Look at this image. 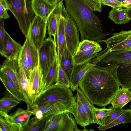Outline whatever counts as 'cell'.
<instances>
[{
    "instance_id": "obj_1",
    "label": "cell",
    "mask_w": 131,
    "mask_h": 131,
    "mask_svg": "<svg viewBox=\"0 0 131 131\" xmlns=\"http://www.w3.org/2000/svg\"><path fill=\"white\" fill-rule=\"evenodd\" d=\"M106 70L94 66L81 79L79 88L92 104L106 106L120 88L117 75L118 65L104 66Z\"/></svg>"
},
{
    "instance_id": "obj_2",
    "label": "cell",
    "mask_w": 131,
    "mask_h": 131,
    "mask_svg": "<svg viewBox=\"0 0 131 131\" xmlns=\"http://www.w3.org/2000/svg\"><path fill=\"white\" fill-rule=\"evenodd\" d=\"M64 0L65 9L77 25L81 41L89 40L99 43L110 35L104 32L101 21L83 0Z\"/></svg>"
},
{
    "instance_id": "obj_3",
    "label": "cell",
    "mask_w": 131,
    "mask_h": 131,
    "mask_svg": "<svg viewBox=\"0 0 131 131\" xmlns=\"http://www.w3.org/2000/svg\"><path fill=\"white\" fill-rule=\"evenodd\" d=\"M102 51V57L95 66L100 68L111 64L117 65L120 86L127 89L131 88V50L111 52L106 48Z\"/></svg>"
},
{
    "instance_id": "obj_4",
    "label": "cell",
    "mask_w": 131,
    "mask_h": 131,
    "mask_svg": "<svg viewBox=\"0 0 131 131\" xmlns=\"http://www.w3.org/2000/svg\"><path fill=\"white\" fill-rule=\"evenodd\" d=\"M61 102L70 106L75 113V118L77 116L75 97L73 95L70 88L61 85L57 83L46 89L37 100L34 105L38 107L47 103Z\"/></svg>"
},
{
    "instance_id": "obj_5",
    "label": "cell",
    "mask_w": 131,
    "mask_h": 131,
    "mask_svg": "<svg viewBox=\"0 0 131 131\" xmlns=\"http://www.w3.org/2000/svg\"><path fill=\"white\" fill-rule=\"evenodd\" d=\"M6 0L10 6L9 10L16 19L19 28L26 38L35 15L31 7L32 0Z\"/></svg>"
},
{
    "instance_id": "obj_6",
    "label": "cell",
    "mask_w": 131,
    "mask_h": 131,
    "mask_svg": "<svg viewBox=\"0 0 131 131\" xmlns=\"http://www.w3.org/2000/svg\"><path fill=\"white\" fill-rule=\"evenodd\" d=\"M70 112L50 116L41 131H79L75 120Z\"/></svg>"
},
{
    "instance_id": "obj_7",
    "label": "cell",
    "mask_w": 131,
    "mask_h": 131,
    "mask_svg": "<svg viewBox=\"0 0 131 131\" xmlns=\"http://www.w3.org/2000/svg\"><path fill=\"white\" fill-rule=\"evenodd\" d=\"M51 36H49L48 38L44 40L38 50L39 65L42 73L44 82L49 68L57 57L55 42Z\"/></svg>"
},
{
    "instance_id": "obj_8",
    "label": "cell",
    "mask_w": 131,
    "mask_h": 131,
    "mask_svg": "<svg viewBox=\"0 0 131 131\" xmlns=\"http://www.w3.org/2000/svg\"><path fill=\"white\" fill-rule=\"evenodd\" d=\"M62 15L64 21L67 48L73 56L80 42L79 39V31L76 23L66 10L63 4Z\"/></svg>"
},
{
    "instance_id": "obj_9",
    "label": "cell",
    "mask_w": 131,
    "mask_h": 131,
    "mask_svg": "<svg viewBox=\"0 0 131 131\" xmlns=\"http://www.w3.org/2000/svg\"><path fill=\"white\" fill-rule=\"evenodd\" d=\"M47 20L35 15L30 25L27 37L38 50L46 36Z\"/></svg>"
},
{
    "instance_id": "obj_10",
    "label": "cell",
    "mask_w": 131,
    "mask_h": 131,
    "mask_svg": "<svg viewBox=\"0 0 131 131\" xmlns=\"http://www.w3.org/2000/svg\"><path fill=\"white\" fill-rule=\"evenodd\" d=\"M102 42L105 43L106 48L111 52L131 50V29L113 33L111 37Z\"/></svg>"
},
{
    "instance_id": "obj_11",
    "label": "cell",
    "mask_w": 131,
    "mask_h": 131,
    "mask_svg": "<svg viewBox=\"0 0 131 131\" xmlns=\"http://www.w3.org/2000/svg\"><path fill=\"white\" fill-rule=\"evenodd\" d=\"M29 81L34 105L38 98L46 89L43 75L39 64L31 72Z\"/></svg>"
},
{
    "instance_id": "obj_12",
    "label": "cell",
    "mask_w": 131,
    "mask_h": 131,
    "mask_svg": "<svg viewBox=\"0 0 131 131\" xmlns=\"http://www.w3.org/2000/svg\"><path fill=\"white\" fill-rule=\"evenodd\" d=\"M100 59V57L98 54L89 62L82 65L74 64L70 80V88L72 91L78 89L79 83L82 77L88 70L96 65Z\"/></svg>"
},
{
    "instance_id": "obj_13",
    "label": "cell",
    "mask_w": 131,
    "mask_h": 131,
    "mask_svg": "<svg viewBox=\"0 0 131 131\" xmlns=\"http://www.w3.org/2000/svg\"><path fill=\"white\" fill-rule=\"evenodd\" d=\"M22 46L15 41L5 30L3 47L1 56L10 60L18 59Z\"/></svg>"
},
{
    "instance_id": "obj_14",
    "label": "cell",
    "mask_w": 131,
    "mask_h": 131,
    "mask_svg": "<svg viewBox=\"0 0 131 131\" xmlns=\"http://www.w3.org/2000/svg\"><path fill=\"white\" fill-rule=\"evenodd\" d=\"M62 14V11L58 16L56 36L54 38L56 45L58 64H60L63 53L67 49L64 21Z\"/></svg>"
},
{
    "instance_id": "obj_15",
    "label": "cell",
    "mask_w": 131,
    "mask_h": 131,
    "mask_svg": "<svg viewBox=\"0 0 131 131\" xmlns=\"http://www.w3.org/2000/svg\"><path fill=\"white\" fill-rule=\"evenodd\" d=\"M36 106L41 112L43 118L52 115L66 112H70L74 117L75 116L74 113L72 108L62 102H50L39 107Z\"/></svg>"
},
{
    "instance_id": "obj_16",
    "label": "cell",
    "mask_w": 131,
    "mask_h": 131,
    "mask_svg": "<svg viewBox=\"0 0 131 131\" xmlns=\"http://www.w3.org/2000/svg\"><path fill=\"white\" fill-rule=\"evenodd\" d=\"M18 66L17 71V77L20 85V91L23 95L26 104L27 109L30 110L32 107L31 90L29 80L18 60Z\"/></svg>"
},
{
    "instance_id": "obj_17",
    "label": "cell",
    "mask_w": 131,
    "mask_h": 131,
    "mask_svg": "<svg viewBox=\"0 0 131 131\" xmlns=\"http://www.w3.org/2000/svg\"><path fill=\"white\" fill-rule=\"evenodd\" d=\"M21 51L24 56L30 73L39 64L38 50L27 37L22 46Z\"/></svg>"
},
{
    "instance_id": "obj_18",
    "label": "cell",
    "mask_w": 131,
    "mask_h": 131,
    "mask_svg": "<svg viewBox=\"0 0 131 131\" xmlns=\"http://www.w3.org/2000/svg\"><path fill=\"white\" fill-rule=\"evenodd\" d=\"M58 3L52 5L46 0H32L31 7L35 15L47 20Z\"/></svg>"
},
{
    "instance_id": "obj_19",
    "label": "cell",
    "mask_w": 131,
    "mask_h": 131,
    "mask_svg": "<svg viewBox=\"0 0 131 131\" xmlns=\"http://www.w3.org/2000/svg\"><path fill=\"white\" fill-rule=\"evenodd\" d=\"M18 66V59L10 60L6 59L0 66V71L11 79L15 83L20 91L17 74Z\"/></svg>"
},
{
    "instance_id": "obj_20",
    "label": "cell",
    "mask_w": 131,
    "mask_h": 131,
    "mask_svg": "<svg viewBox=\"0 0 131 131\" xmlns=\"http://www.w3.org/2000/svg\"><path fill=\"white\" fill-rule=\"evenodd\" d=\"M100 45L96 47L76 52L72 57L73 64L75 65H82L90 62L102 50Z\"/></svg>"
},
{
    "instance_id": "obj_21",
    "label": "cell",
    "mask_w": 131,
    "mask_h": 131,
    "mask_svg": "<svg viewBox=\"0 0 131 131\" xmlns=\"http://www.w3.org/2000/svg\"><path fill=\"white\" fill-rule=\"evenodd\" d=\"M0 79L5 87L7 91L20 102L23 101L25 102L23 94L15 83L1 71Z\"/></svg>"
},
{
    "instance_id": "obj_22",
    "label": "cell",
    "mask_w": 131,
    "mask_h": 131,
    "mask_svg": "<svg viewBox=\"0 0 131 131\" xmlns=\"http://www.w3.org/2000/svg\"><path fill=\"white\" fill-rule=\"evenodd\" d=\"M63 4V0H61L47 20L48 33L49 36H53L54 38L56 36L58 16L62 11Z\"/></svg>"
},
{
    "instance_id": "obj_23",
    "label": "cell",
    "mask_w": 131,
    "mask_h": 131,
    "mask_svg": "<svg viewBox=\"0 0 131 131\" xmlns=\"http://www.w3.org/2000/svg\"><path fill=\"white\" fill-rule=\"evenodd\" d=\"M131 100V93L128 89L120 88L110 101V104L114 107L123 108Z\"/></svg>"
},
{
    "instance_id": "obj_24",
    "label": "cell",
    "mask_w": 131,
    "mask_h": 131,
    "mask_svg": "<svg viewBox=\"0 0 131 131\" xmlns=\"http://www.w3.org/2000/svg\"><path fill=\"white\" fill-rule=\"evenodd\" d=\"M0 130L1 131H23V127L14 122L8 114L0 111Z\"/></svg>"
},
{
    "instance_id": "obj_25",
    "label": "cell",
    "mask_w": 131,
    "mask_h": 131,
    "mask_svg": "<svg viewBox=\"0 0 131 131\" xmlns=\"http://www.w3.org/2000/svg\"><path fill=\"white\" fill-rule=\"evenodd\" d=\"M9 115L14 122L23 127L28 124L30 117L33 114L30 110H25L19 107L15 112Z\"/></svg>"
},
{
    "instance_id": "obj_26",
    "label": "cell",
    "mask_w": 131,
    "mask_h": 131,
    "mask_svg": "<svg viewBox=\"0 0 131 131\" xmlns=\"http://www.w3.org/2000/svg\"><path fill=\"white\" fill-rule=\"evenodd\" d=\"M108 18L116 24H124L129 21L126 9L118 7L112 8L109 13Z\"/></svg>"
},
{
    "instance_id": "obj_27",
    "label": "cell",
    "mask_w": 131,
    "mask_h": 131,
    "mask_svg": "<svg viewBox=\"0 0 131 131\" xmlns=\"http://www.w3.org/2000/svg\"><path fill=\"white\" fill-rule=\"evenodd\" d=\"M75 96L79 100L89 117L90 124L95 123L93 109L94 105L91 103L79 88L77 90Z\"/></svg>"
},
{
    "instance_id": "obj_28",
    "label": "cell",
    "mask_w": 131,
    "mask_h": 131,
    "mask_svg": "<svg viewBox=\"0 0 131 131\" xmlns=\"http://www.w3.org/2000/svg\"><path fill=\"white\" fill-rule=\"evenodd\" d=\"M72 57L67 48L63 53L60 63L62 69L68 77L70 81L75 65L73 62Z\"/></svg>"
},
{
    "instance_id": "obj_29",
    "label": "cell",
    "mask_w": 131,
    "mask_h": 131,
    "mask_svg": "<svg viewBox=\"0 0 131 131\" xmlns=\"http://www.w3.org/2000/svg\"><path fill=\"white\" fill-rule=\"evenodd\" d=\"M20 101L13 97L7 91L5 95L0 100V111L8 114Z\"/></svg>"
},
{
    "instance_id": "obj_30",
    "label": "cell",
    "mask_w": 131,
    "mask_h": 131,
    "mask_svg": "<svg viewBox=\"0 0 131 131\" xmlns=\"http://www.w3.org/2000/svg\"><path fill=\"white\" fill-rule=\"evenodd\" d=\"M131 123V111L127 109L122 113L118 117L109 124L103 126L99 125L97 128L101 130H104L111 128L119 124Z\"/></svg>"
},
{
    "instance_id": "obj_31",
    "label": "cell",
    "mask_w": 131,
    "mask_h": 131,
    "mask_svg": "<svg viewBox=\"0 0 131 131\" xmlns=\"http://www.w3.org/2000/svg\"><path fill=\"white\" fill-rule=\"evenodd\" d=\"M77 116L75 118L78 124L85 127L90 124L89 119L86 112L83 108L79 100L76 97Z\"/></svg>"
},
{
    "instance_id": "obj_32",
    "label": "cell",
    "mask_w": 131,
    "mask_h": 131,
    "mask_svg": "<svg viewBox=\"0 0 131 131\" xmlns=\"http://www.w3.org/2000/svg\"><path fill=\"white\" fill-rule=\"evenodd\" d=\"M58 71V63L57 57L49 68L45 79L46 89L56 83Z\"/></svg>"
},
{
    "instance_id": "obj_33",
    "label": "cell",
    "mask_w": 131,
    "mask_h": 131,
    "mask_svg": "<svg viewBox=\"0 0 131 131\" xmlns=\"http://www.w3.org/2000/svg\"><path fill=\"white\" fill-rule=\"evenodd\" d=\"M50 116L41 120L35 116L33 117L29 120L28 124L23 127V131H41Z\"/></svg>"
},
{
    "instance_id": "obj_34",
    "label": "cell",
    "mask_w": 131,
    "mask_h": 131,
    "mask_svg": "<svg viewBox=\"0 0 131 131\" xmlns=\"http://www.w3.org/2000/svg\"><path fill=\"white\" fill-rule=\"evenodd\" d=\"M111 110V108L109 107L108 108H106L105 106H104L100 108L94 106L93 110L95 123L99 125L104 126V120L110 112Z\"/></svg>"
},
{
    "instance_id": "obj_35",
    "label": "cell",
    "mask_w": 131,
    "mask_h": 131,
    "mask_svg": "<svg viewBox=\"0 0 131 131\" xmlns=\"http://www.w3.org/2000/svg\"><path fill=\"white\" fill-rule=\"evenodd\" d=\"M109 107L111 110L104 120V126L109 124L114 121L122 113L126 112L127 110H124L122 108L119 107H114L112 106Z\"/></svg>"
},
{
    "instance_id": "obj_36",
    "label": "cell",
    "mask_w": 131,
    "mask_h": 131,
    "mask_svg": "<svg viewBox=\"0 0 131 131\" xmlns=\"http://www.w3.org/2000/svg\"><path fill=\"white\" fill-rule=\"evenodd\" d=\"M56 83L64 86L70 87V82L69 78L62 69L60 64H58V73Z\"/></svg>"
},
{
    "instance_id": "obj_37",
    "label": "cell",
    "mask_w": 131,
    "mask_h": 131,
    "mask_svg": "<svg viewBox=\"0 0 131 131\" xmlns=\"http://www.w3.org/2000/svg\"><path fill=\"white\" fill-rule=\"evenodd\" d=\"M100 45L98 43L95 41L84 40L80 42L76 52L94 48Z\"/></svg>"
},
{
    "instance_id": "obj_38",
    "label": "cell",
    "mask_w": 131,
    "mask_h": 131,
    "mask_svg": "<svg viewBox=\"0 0 131 131\" xmlns=\"http://www.w3.org/2000/svg\"><path fill=\"white\" fill-rule=\"evenodd\" d=\"M10 6L6 0H0V19H6L9 18L7 13Z\"/></svg>"
},
{
    "instance_id": "obj_39",
    "label": "cell",
    "mask_w": 131,
    "mask_h": 131,
    "mask_svg": "<svg viewBox=\"0 0 131 131\" xmlns=\"http://www.w3.org/2000/svg\"><path fill=\"white\" fill-rule=\"evenodd\" d=\"M83 0L91 7L94 12H101L102 4L100 0Z\"/></svg>"
},
{
    "instance_id": "obj_40",
    "label": "cell",
    "mask_w": 131,
    "mask_h": 131,
    "mask_svg": "<svg viewBox=\"0 0 131 131\" xmlns=\"http://www.w3.org/2000/svg\"><path fill=\"white\" fill-rule=\"evenodd\" d=\"M18 60L20 62L27 78L29 80L30 72L24 56L21 51L20 52Z\"/></svg>"
},
{
    "instance_id": "obj_41",
    "label": "cell",
    "mask_w": 131,
    "mask_h": 131,
    "mask_svg": "<svg viewBox=\"0 0 131 131\" xmlns=\"http://www.w3.org/2000/svg\"><path fill=\"white\" fill-rule=\"evenodd\" d=\"M4 19H0V52L3 49L5 29L4 28Z\"/></svg>"
},
{
    "instance_id": "obj_42",
    "label": "cell",
    "mask_w": 131,
    "mask_h": 131,
    "mask_svg": "<svg viewBox=\"0 0 131 131\" xmlns=\"http://www.w3.org/2000/svg\"><path fill=\"white\" fill-rule=\"evenodd\" d=\"M102 4L112 7V8L123 7L117 0H100Z\"/></svg>"
},
{
    "instance_id": "obj_43",
    "label": "cell",
    "mask_w": 131,
    "mask_h": 131,
    "mask_svg": "<svg viewBox=\"0 0 131 131\" xmlns=\"http://www.w3.org/2000/svg\"><path fill=\"white\" fill-rule=\"evenodd\" d=\"M123 7L126 8L131 7V0H117Z\"/></svg>"
},
{
    "instance_id": "obj_44",
    "label": "cell",
    "mask_w": 131,
    "mask_h": 131,
    "mask_svg": "<svg viewBox=\"0 0 131 131\" xmlns=\"http://www.w3.org/2000/svg\"><path fill=\"white\" fill-rule=\"evenodd\" d=\"M126 12L127 17L129 20H131V7L126 8Z\"/></svg>"
},
{
    "instance_id": "obj_45",
    "label": "cell",
    "mask_w": 131,
    "mask_h": 131,
    "mask_svg": "<svg viewBox=\"0 0 131 131\" xmlns=\"http://www.w3.org/2000/svg\"><path fill=\"white\" fill-rule=\"evenodd\" d=\"M50 4L56 5L60 1V0H46Z\"/></svg>"
},
{
    "instance_id": "obj_46",
    "label": "cell",
    "mask_w": 131,
    "mask_h": 131,
    "mask_svg": "<svg viewBox=\"0 0 131 131\" xmlns=\"http://www.w3.org/2000/svg\"><path fill=\"white\" fill-rule=\"evenodd\" d=\"M128 91L131 93V88L128 89Z\"/></svg>"
},
{
    "instance_id": "obj_47",
    "label": "cell",
    "mask_w": 131,
    "mask_h": 131,
    "mask_svg": "<svg viewBox=\"0 0 131 131\" xmlns=\"http://www.w3.org/2000/svg\"><path fill=\"white\" fill-rule=\"evenodd\" d=\"M130 110H131V105H130Z\"/></svg>"
}]
</instances>
